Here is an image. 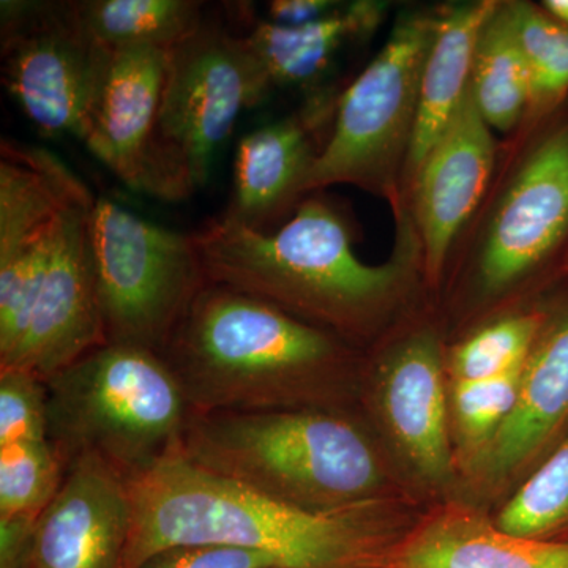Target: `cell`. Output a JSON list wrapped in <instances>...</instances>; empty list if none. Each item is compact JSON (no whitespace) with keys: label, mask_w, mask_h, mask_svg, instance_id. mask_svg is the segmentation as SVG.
<instances>
[{"label":"cell","mask_w":568,"mask_h":568,"mask_svg":"<svg viewBox=\"0 0 568 568\" xmlns=\"http://www.w3.org/2000/svg\"><path fill=\"white\" fill-rule=\"evenodd\" d=\"M85 31L108 50L162 48L170 51L204 21L194 0H73Z\"/></svg>","instance_id":"22"},{"label":"cell","mask_w":568,"mask_h":568,"mask_svg":"<svg viewBox=\"0 0 568 568\" xmlns=\"http://www.w3.org/2000/svg\"><path fill=\"white\" fill-rule=\"evenodd\" d=\"M521 372L523 368H519L508 375L455 384L454 405L458 426L476 450L510 416L517 403Z\"/></svg>","instance_id":"27"},{"label":"cell","mask_w":568,"mask_h":568,"mask_svg":"<svg viewBox=\"0 0 568 568\" xmlns=\"http://www.w3.org/2000/svg\"><path fill=\"white\" fill-rule=\"evenodd\" d=\"M568 523V436L525 481L497 518L511 536L538 538Z\"/></svg>","instance_id":"26"},{"label":"cell","mask_w":568,"mask_h":568,"mask_svg":"<svg viewBox=\"0 0 568 568\" xmlns=\"http://www.w3.org/2000/svg\"><path fill=\"white\" fill-rule=\"evenodd\" d=\"M395 568H568V544L511 536L484 519L448 511L403 545Z\"/></svg>","instance_id":"20"},{"label":"cell","mask_w":568,"mask_h":568,"mask_svg":"<svg viewBox=\"0 0 568 568\" xmlns=\"http://www.w3.org/2000/svg\"><path fill=\"white\" fill-rule=\"evenodd\" d=\"M44 384L48 437L65 466L93 455L130 481L181 454L193 410L159 353L106 343Z\"/></svg>","instance_id":"5"},{"label":"cell","mask_w":568,"mask_h":568,"mask_svg":"<svg viewBox=\"0 0 568 568\" xmlns=\"http://www.w3.org/2000/svg\"><path fill=\"white\" fill-rule=\"evenodd\" d=\"M91 237L106 342L162 354L207 284L193 234L159 226L97 197Z\"/></svg>","instance_id":"8"},{"label":"cell","mask_w":568,"mask_h":568,"mask_svg":"<svg viewBox=\"0 0 568 568\" xmlns=\"http://www.w3.org/2000/svg\"><path fill=\"white\" fill-rule=\"evenodd\" d=\"M133 528L126 568L175 545H227L282 568H357L368 529L357 507L317 511L261 495L181 454L129 481Z\"/></svg>","instance_id":"3"},{"label":"cell","mask_w":568,"mask_h":568,"mask_svg":"<svg viewBox=\"0 0 568 568\" xmlns=\"http://www.w3.org/2000/svg\"><path fill=\"white\" fill-rule=\"evenodd\" d=\"M48 390L44 381L22 372H0V447L47 440Z\"/></svg>","instance_id":"28"},{"label":"cell","mask_w":568,"mask_h":568,"mask_svg":"<svg viewBox=\"0 0 568 568\" xmlns=\"http://www.w3.org/2000/svg\"><path fill=\"white\" fill-rule=\"evenodd\" d=\"M386 2L342 3L327 17L301 26L254 20L242 33L256 55L272 91L320 80L347 44L372 37L386 17Z\"/></svg>","instance_id":"18"},{"label":"cell","mask_w":568,"mask_h":568,"mask_svg":"<svg viewBox=\"0 0 568 568\" xmlns=\"http://www.w3.org/2000/svg\"><path fill=\"white\" fill-rule=\"evenodd\" d=\"M168 50H112L84 144L129 189L166 201L156 126Z\"/></svg>","instance_id":"14"},{"label":"cell","mask_w":568,"mask_h":568,"mask_svg":"<svg viewBox=\"0 0 568 568\" xmlns=\"http://www.w3.org/2000/svg\"><path fill=\"white\" fill-rule=\"evenodd\" d=\"M342 93L323 89L287 118L254 130L239 142L234 193L220 219L256 233L272 226L305 194V183L323 153Z\"/></svg>","instance_id":"13"},{"label":"cell","mask_w":568,"mask_h":568,"mask_svg":"<svg viewBox=\"0 0 568 568\" xmlns=\"http://www.w3.org/2000/svg\"><path fill=\"white\" fill-rule=\"evenodd\" d=\"M552 18L568 26V0H547L541 3Z\"/></svg>","instance_id":"32"},{"label":"cell","mask_w":568,"mask_h":568,"mask_svg":"<svg viewBox=\"0 0 568 568\" xmlns=\"http://www.w3.org/2000/svg\"><path fill=\"white\" fill-rule=\"evenodd\" d=\"M343 2L335 0H274L267 3L268 21L282 26H301L334 13Z\"/></svg>","instance_id":"31"},{"label":"cell","mask_w":568,"mask_h":568,"mask_svg":"<svg viewBox=\"0 0 568 568\" xmlns=\"http://www.w3.org/2000/svg\"><path fill=\"white\" fill-rule=\"evenodd\" d=\"M133 528L129 481L93 455L67 466L37 528L32 568H126Z\"/></svg>","instance_id":"15"},{"label":"cell","mask_w":568,"mask_h":568,"mask_svg":"<svg viewBox=\"0 0 568 568\" xmlns=\"http://www.w3.org/2000/svg\"><path fill=\"white\" fill-rule=\"evenodd\" d=\"M160 355L193 414L306 409L346 361L331 332L209 282Z\"/></svg>","instance_id":"2"},{"label":"cell","mask_w":568,"mask_h":568,"mask_svg":"<svg viewBox=\"0 0 568 568\" xmlns=\"http://www.w3.org/2000/svg\"><path fill=\"white\" fill-rule=\"evenodd\" d=\"M443 375L436 336L418 332L396 346L379 377L384 417L406 457L432 481L450 473Z\"/></svg>","instance_id":"16"},{"label":"cell","mask_w":568,"mask_h":568,"mask_svg":"<svg viewBox=\"0 0 568 568\" xmlns=\"http://www.w3.org/2000/svg\"><path fill=\"white\" fill-rule=\"evenodd\" d=\"M496 3L497 0H478L437 10L435 39L422 77L416 130L403 179V201L425 156L469 91L478 32Z\"/></svg>","instance_id":"19"},{"label":"cell","mask_w":568,"mask_h":568,"mask_svg":"<svg viewBox=\"0 0 568 568\" xmlns=\"http://www.w3.org/2000/svg\"><path fill=\"white\" fill-rule=\"evenodd\" d=\"M436 26L437 10H406L396 20L383 50L339 95L305 194L346 183L387 197L395 211L405 204L403 179Z\"/></svg>","instance_id":"6"},{"label":"cell","mask_w":568,"mask_h":568,"mask_svg":"<svg viewBox=\"0 0 568 568\" xmlns=\"http://www.w3.org/2000/svg\"><path fill=\"white\" fill-rule=\"evenodd\" d=\"M2 81L47 136L84 142L111 50L85 31L71 2L3 0Z\"/></svg>","instance_id":"9"},{"label":"cell","mask_w":568,"mask_h":568,"mask_svg":"<svg viewBox=\"0 0 568 568\" xmlns=\"http://www.w3.org/2000/svg\"><path fill=\"white\" fill-rule=\"evenodd\" d=\"M136 568H282L271 556L227 545H175L160 549Z\"/></svg>","instance_id":"29"},{"label":"cell","mask_w":568,"mask_h":568,"mask_svg":"<svg viewBox=\"0 0 568 568\" xmlns=\"http://www.w3.org/2000/svg\"><path fill=\"white\" fill-rule=\"evenodd\" d=\"M40 517L0 515V568H32Z\"/></svg>","instance_id":"30"},{"label":"cell","mask_w":568,"mask_h":568,"mask_svg":"<svg viewBox=\"0 0 568 568\" xmlns=\"http://www.w3.org/2000/svg\"><path fill=\"white\" fill-rule=\"evenodd\" d=\"M181 455L261 495L308 510L358 507L381 481L372 444L327 409L192 414Z\"/></svg>","instance_id":"4"},{"label":"cell","mask_w":568,"mask_h":568,"mask_svg":"<svg viewBox=\"0 0 568 568\" xmlns=\"http://www.w3.org/2000/svg\"><path fill=\"white\" fill-rule=\"evenodd\" d=\"M532 80L534 114L552 110L568 93V26L544 7L510 2Z\"/></svg>","instance_id":"23"},{"label":"cell","mask_w":568,"mask_h":568,"mask_svg":"<svg viewBox=\"0 0 568 568\" xmlns=\"http://www.w3.org/2000/svg\"><path fill=\"white\" fill-rule=\"evenodd\" d=\"M470 91L497 132H510L530 110L532 80L510 2H497L478 32Z\"/></svg>","instance_id":"21"},{"label":"cell","mask_w":568,"mask_h":568,"mask_svg":"<svg viewBox=\"0 0 568 568\" xmlns=\"http://www.w3.org/2000/svg\"><path fill=\"white\" fill-rule=\"evenodd\" d=\"M544 324V316L536 313L508 316L488 324L452 354L455 381L488 379L523 368Z\"/></svg>","instance_id":"25"},{"label":"cell","mask_w":568,"mask_h":568,"mask_svg":"<svg viewBox=\"0 0 568 568\" xmlns=\"http://www.w3.org/2000/svg\"><path fill=\"white\" fill-rule=\"evenodd\" d=\"M65 473L50 439L0 447V515L40 517L58 496Z\"/></svg>","instance_id":"24"},{"label":"cell","mask_w":568,"mask_h":568,"mask_svg":"<svg viewBox=\"0 0 568 568\" xmlns=\"http://www.w3.org/2000/svg\"><path fill=\"white\" fill-rule=\"evenodd\" d=\"M272 92L242 33L207 21L168 51L156 144L166 201L186 200L211 174L213 156L242 111Z\"/></svg>","instance_id":"7"},{"label":"cell","mask_w":568,"mask_h":568,"mask_svg":"<svg viewBox=\"0 0 568 568\" xmlns=\"http://www.w3.org/2000/svg\"><path fill=\"white\" fill-rule=\"evenodd\" d=\"M568 239V122L530 148L497 201L478 244L477 282L503 293L555 256Z\"/></svg>","instance_id":"11"},{"label":"cell","mask_w":568,"mask_h":568,"mask_svg":"<svg viewBox=\"0 0 568 568\" xmlns=\"http://www.w3.org/2000/svg\"><path fill=\"white\" fill-rule=\"evenodd\" d=\"M396 220L395 252L381 265L355 256L345 219L320 196L301 201L271 233L219 219L193 237L209 283L252 295L323 331L353 332L422 265L409 205L396 211Z\"/></svg>","instance_id":"1"},{"label":"cell","mask_w":568,"mask_h":568,"mask_svg":"<svg viewBox=\"0 0 568 568\" xmlns=\"http://www.w3.org/2000/svg\"><path fill=\"white\" fill-rule=\"evenodd\" d=\"M495 163V134L478 111L469 85L407 193L420 239L422 268L432 282L439 280L452 246L484 200Z\"/></svg>","instance_id":"12"},{"label":"cell","mask_w":568,"mask_h":568,"mask_svg":"<svg viewBox=\"0 0 568 568\" xmlns=\"http://www.w3.org/2000/svg\"><path fill=\"white\" fill-rule=\"evenodd\" d=\"M95 201L85 189L59 213L37 282L28 331L9 369L48 381L82 355L106 345L93 271L91 219Z\"/></svg>","instance_id":"10"},{"label":"cell","mask_w":568,"mask_h":568,"mask_svg":"<svg viewBox=\"0 0 568 568\" xmlns=\"http://www.w3.org/2000/svg\"><path fill=\"white\" fill-rule=\"evenodd\" d=\"M568 417V313L541 328L523 366L517 403L495 435L476 450L473 465L487 478L519 469Z\"/></svg>","instance_id":"17"}]
</instances>
